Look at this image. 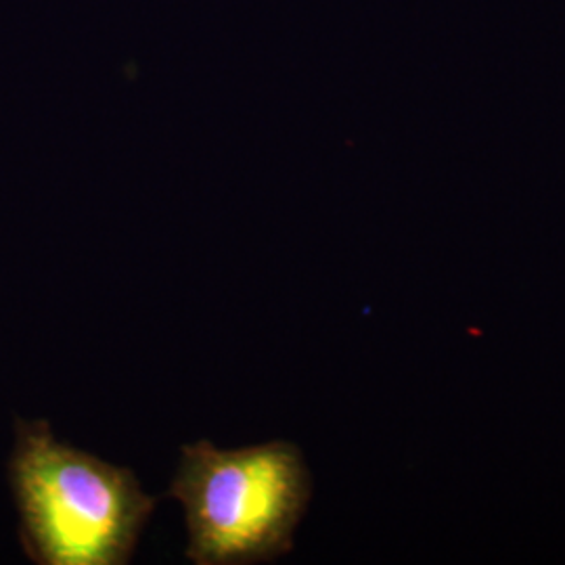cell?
I'll list each match as a JSON object with an SVG mask.
<instances>
[{"instance_id":"obj_1","label":"cell","mask_w":565,"mask_h":565,"mask_svg":"<svg viewBox=\"0 0 565 565\" xmlns=\"http://www.w3.org/2000/svg\"><path fill=\"white\" fill-rule=\"evenodd\" d=\"M168 497L184 509L193 564H264L294 548L312 480L291 443L221 450L200 440L182 446Z\"/></svg>"},{"instance_id":"obj_2","label":"cell","mask_w":565,"mask_h":565,"mask_svg":"<svg viewBox=\"0 0 565 565\" xmlns=\"http://www.w3.org/2000/svg\"><path fill=\"white\" fill-rule=\"evenodd\" d=\"M13 484L25 543L46 565H126L158 499L137 476L63 445L46 425L23 431Z\"/></svg>"}]
</instances>
